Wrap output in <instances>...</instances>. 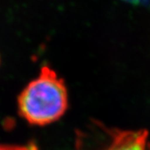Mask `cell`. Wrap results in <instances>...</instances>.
<instances>
[{
    "label": "cell",
    "mask_w": 150,
    "mask_h": 150,
    "mask_svg": "<svg viewBox=\"0 0 150 150\" xmlns=\"http://www.w3.org/2000/svg\"><path fill=\"white\" fill-rule=\"evenodd\" d=\"M0 150H38L34 144L28 145H0Z\"/></svg>",
    "instance_id": "cell-3"
},
{
    "label": "cell",
    "mask_w": 150,
    "mask_h": 150,
    "mask_svg": "<svg viewBox=\"0 0 150 150\" xmlns=\"http://www.w3.org/2000/svg\"><path fill=\"white\" fill-rule=\"evenodd\" d=\"M18 112L33 125L43 126L60 118L68 108V91L64 80L48 66L30 82L18 99Z\"/></svg>",
    "instance_id": "cell-1"
},
{
    "label": "cell",
    "mask_w": 150,
    "mask_h": 150,
    "mask_svg": "<svg viewBox=\"0 0 150 150\" xmlns=\"http://www.w3.org/2000/svg\"><path fill=\"white\" fill-rule=\"evenodd\" d=\"M108 143L102 150H147L148 131L108 129Z\"/></svg>",
    "instance_id": "cell-2"
},
{
    "label": "cell",
    "mask_w": 150,
    "mask_h": 150,
    "mask_svg": "<svg viewBox=\"0 0 150 150\" xmlns=\"http://www.w3.org/2000/svg\"><path fill=\"white\" fill-rule=\"evenodd\" d=\"M129 4H132L134 5H140L149 7L150 6V0H123Z\"/></svg>",
    "instance_id": "cell-4"
}]
</instances>
